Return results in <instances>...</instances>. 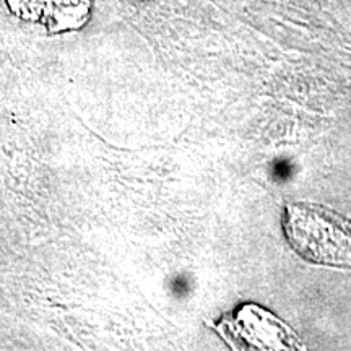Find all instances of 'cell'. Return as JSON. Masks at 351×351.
<instances>
[{
  "mask_svg": "<svg viewBox=\"0 0 351 351\" xmlns=\"http://www.w3.org/2000/svg\"><path fill=\"white\" fill-rule=\"evenodd\" d=\"M8 10L25 21H43L49 10L51 0H5Z\"/></svg>",
  "mask_w": 351,
  "mask_h": 351,
  "instance_id": "277c9868",
  "label": "cell"
},
{
  "mask_svg": "<svg viewBox=\"0 0 351 351\" xmlns=\"http://www.w3.org/2000/svg\"><path fill=\"white\" fill-rule=\"evenodd\" d=\"M283 232L289 247L314 265L351 269V218L326 205H285Z\"/></svg>",
  "mask_w": 351,
  "mask_h": 351,
  "instance_id": "6da1fadb",
  "label": "cell"
},
{
  "mask_svg": "<svg viewBox=\"0 0 351 351\" xmlns=\"http://www.w3.org/2000/svg\"><path fill=\"white\" fill-rule=\"evenodd\" d=\"M91 10L90 0H51L49 10L43 23L49 33L80 29L88 21Z\"/></svg>",
  "mask_w": 351,
  "mask_h": 351,
  "instance_id": "3957f363",
  "label": "cell"
},
{
  "mask_svg": "<svg viewBox=\"0 0 351 351\" xmlns=\"http://www.w3.org/2000/svg\"><path fill=\"white\" fill-rule=\"evenodd\" d=\"M231 330V343H243L239 348L249 350H293L296 348V337L291 330L261 307L247 304L241 307L234 320L228 322Z\"/></svg>",
  "mask_w": 351,
  "mask_h": 351,
  "instance_id": "7a4b0ae2",
  "label": "cell"
}]
</instances>
